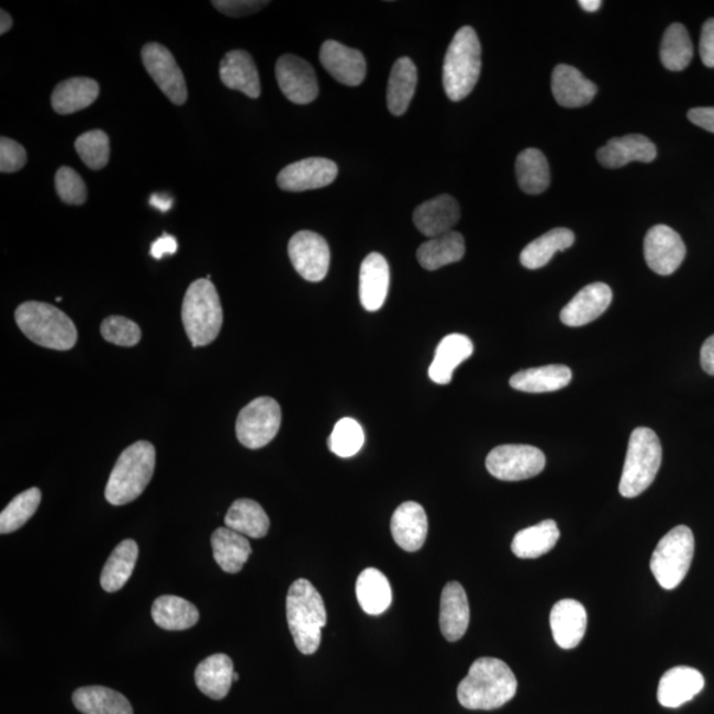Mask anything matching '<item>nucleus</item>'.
I'll return each mask as SVG.
<instances>
[{
  "instance_id": "obj_1",
  "label": "nucleus",
  "mask_w": 714,
  "mask_h": 714,
  "mask_svg": "<svg viewBox=\"0 0 714 714\" xmlns=\"http://www.w3.org/2000/svg\"><path fill=\"white\" fill-rule=\"evenodd\" d=\"M517 680L511 668L497 658H480L458 685L459 704L470 711H493L515 698Z\"/></svg>"
},
{
  "instance_id": "obj_2",
  "label": "nucleus",
  "mask_w": 714,
  "mask_h": 714,
  "mask_svg": "<svg viewBox=\"0 0 714 714\" xmlns=\"http://www.w3.org/2000/svg\"><path fill=\"white\" fill-rule=\"evenodd\" d=\"M286 615L295 646L303 655L317 651L322 629L326 627L327 612L322 595L308 580H297L286 599Z\"/></svg>"
},
{
  "instance_id": "obj_3",
  "label": "nucleus",
  "mask_w": 714,
  "mask_h": 714,
  "mask_svg": "<svg viewBox=\"0 0 714 714\" xmlns=\"http://www.w3.org/2000/svg\"><path fill=\"white\" fill-rule=\"evenodd\" d=\"M155 470V447L147 440L129 446L114 465L108 480L105 498L110 504L125 505L138 499Z\"/></svg>"
},
{
  "instance_id": "obj_4",
  "label": "nucleus",
  "mask_w": 714,
  "mask_h": 714,
  "mask_svg": "<svg viewBox=\"0 0 714 714\" xmlns=\"http://www.w3.org/2000/svg\"><path fill=\"white\" fill-rule=\"evenodd\" d=\"M15 321L31 342L44 348L68 350L77 342L74 321L49 303L24 302L15 311Z\"/></svg>"
},
{
  "instance_id": "obj_5",
  "label": "nucleus",
  "mask_w": 714,
  "mask_h": 714,
  "mask_svg": "<svg viewBox=\"0 0 714 714\" xmlns=\"http://www.w3.org/2000/svg\"><path fill=\"white\" fill-rule=\"evenodd\" d=\"M482 70V47L469 25L460 29L446 52L444 88L454 102L462 101L476 88Z\"/></svg>"
},
{
  "instance_id": "obj_6",
  "label": "nucleus",
  "mask_w": 714,
  "mask_h": 714,
  "mask_svg": "<svg viewBox=\"0 0 714 714\" xmlns=\"http://www.w3.org/2000/svg\"><path fill=\"white\" fill-rule=\"evenodd\" d=\"M223 308L216 288L210 279H198L188 288L181 321L193 347L211 344L223 327Z\"/></svg>"
},
{
  "instance_id": "obj_7",
  "label": "nucleus",
  "mask_w": 714,
  "mask_h": 714,
  "mask_svg": "<svg viewBox=\"0 0 714 714\" xmlns=\"http://www.w3.org/2000/svg\"><path fill=\"white\" fill-rule=\"evenodd\" d=\"M660 439L648 427H636L628 440L625 466H623L620 492L623 498H636L650 487L661 465Z\"/></svg>"
},
{
  "instance_id": "obj_8",
  "label": "nucleus",
  "mask_w": 714,
  "mask_h": 714,
  "mask_svg": "<svg viewBox=\"0 0 714 714\" xmlns=\"http://www.w3.org/2000/svg\"><path fill=\"white\" fill-rule=\"evenodd\" d=\"M694 555V537L685 525L674 527L661 538L651 557L655 580L666 590L677 589L685 579Z\"/></svg>"
},
{
  "instance_id": "obj_9",
  "label": "nucleus",
  "mask_w": 714,
  "mask_h": 714,
  "mask_svg": "<svg viewBox=\"0 0 714 714\" xmlns=\"http://www.w3.org/2000/svg\"><path fill=\"white\" fill-rule=\"evenodd\" d=\"M281 422V406L275 399H255L238 414L236 421L237 439L239 444L250 450L261 449L276 438Z\"/></svg>"
},
{
  "instance_id": "obj_10",
  "label": "nucleus",
  "mask_w": 714,
  "mask_h": 714,
  "mask_svg": "<svg viewBox=\"0 0 714 714\" xmlns=\"http://www.w3.org/2000/svg\"><path fill=\"white\" fill-rule=\"evenodd\" d=\"M545 464L544 453L529 445L498 446L486 459L491 476L504 482L534 478L544 470Z\"/></svg>"
},
{
  "instance_id": "obj_11",
  "label": "nucleus",
  "mask_w": 714,
  "mask_h": 714,
  "mask_svg": "<svg viewBox=\"0 0 714 714\" xmlns=\"http://www.w3.org/2000/svg\"><path fill=\"white\" fill-rule=\"evenodd\" d=\"M142 62L167 99L175 105H183L188 99L187 83L171 52L165 45L148 43L142 48Z\"/></svg>"
},
{
  "instance_id": "obj_12",
  "label": "nucleus",
  "mask_w": 714,
  "mask_h": 714,
  "mask_svg": "<svg viewBox=\"0 0 714 714\" xmlns=\"http://www.w3.org/2000/svg\"><path fill=\"white\" fill-rule=\"evenodd\" d=\"M289 257L298 275L309 282H321L330 269V246L321 235L301 231L291 237Z\"/></svg>"
},
{
  "instance_id": "obj_13",
  "label": "nucleus",
  "mask_w": 714,
  "mask_h": 714,
  "mask_svg": "<svg viewBox=\"0 0 714 714\" xmlns=\"http://www.w3.org/2000/svg\"><path fill=\"white\" fill-rule=\"evenodd\" d=\"M276 77L286 99L297 105H308L320 93L315 71L304 58L294 55L279 57Z\"/></svg>"
},
{
  "instance_id": "obj_14",
  "label": "nucleus",
  "mask_w": 714,
  "mask_h": 714,
  "mask_svg": "<svg viewBox=\"0 0 714 714\" xmlns=\"http://www.w3.org/2000/svg\"><path fill=\"white\" fill-rule=\"evenodd\" d=\"M687 255L683 239L667 225H655L645 238V258L652 271L671 276L680 268Z\"/></svg>"
},
{
  "instance_id": "obj_15",
  "label": "nucleus",
  "mask_w": 714,
  "mask_h": 714,
  "mask_svg": "<svg viewBox=\"0 0 714 714\" xmlns=\"http://www.w3.org/2000/svg\"><path fill=\"white\" fill-rule=\"evenodd\" d=\"M336 177L335 161L326 158H308L286 166L278 174L277 183L283 191L303 192L327 187Z\"/></svg>"
},
{
  "instance_id": "obj_16",
  "label": "nucleus",
  "mask_w": 714,
  "mask_h": 714,
  "mask_svg": "<svg viewBox=\"0 0 714 714\" xmlns=\"http://www.w3.org/2000/svg\"><path fill=\"white\" fill-rule=\"evenodd\" d=\"M320 57L324 69L344 86L357 87L365 81L367 63L360 51L327 41L322 45Z\"/></svg>"
},
{
  "instance_id": "obj_17",
  "label": "nucleus",
  "mask_w": 714,
  "mask_h": 714,
  "mask_svg": "<svg viewBox=\"0 0 714 714\" xmlns=\"http://www.w3.org/2000/svg\"><path fill=\"white\" fill-rule=\"evenodd\" d=\"M613 301V291L602 282L588 285L561 311V322L569 327H581L599 320Z\"/></svg>"
},
{
  "instance_id": "obj_18",
  "label": "nucleus",
  "mask_w": 714,
  "mask_h": 714,
  "mask_svg": "<svg viewBox=\"0 0 714 714\" xmlns=\"http://www.w3.org/2000/svg\"><path fill=\"white\" fill-rule=\"evenodd\" d=\"M588 614L582 603L576 600L558 601L550 612V628L557 646L571 650L585 636Z\"/></svg>"
},
{
  "instance_id": "obj_19",
  "label": "nucleus",
  "mask_w": 714,
  "mask_h": 714,
  "mask_svg": "<svg viewBox=\"0 0 714 714\" xmlns=\"http://www.w3.org/2000/svg\"><path fill=\"white\" fill-rule=\"evenodd\" d=\"M657 147L647 136L640 134H629L613 138L607 142L606 146L600 148L596 153L600 164L606 168L625 167L632 161H642V164H651L657 159Z\"/></svg>"
},
{
  "instance_id": "obj_20",
  "label": "nucleus",
  "mask_w": 714,
  "mask_h": 714,
  "mask_svg": "<svg viewBox=\"0 0 714 714\" xmlns=\"http://www.w3.org/2000/svg\"><path fill=\"white\" fill-rule=\"evenodd\" d=\"M459 219L458 201L449 194H440V197L425 201L424 204L415 208L413 213V222L417 230L422 235L431 238L451 232Z\"/></svg>"
},
{
  "instance_id": "obj_21",
  "label": "nucleus",
  "mask_w": 714,
  "mask_h": 714,
  "mask_svg": "<svg viewBox=\"0 0 714 714\" xmlns=\"http://www.w3.org/2000/svg\"><path fill=\"white\" fill-rule=\"evenodd\" d=\"M596 86L581 71L567 64L557 65L551 75V92L558 105L582 108L589 105L596 94Z\"/></svg>"
},
{
  "instance_id": "obj_22",
  "label": "nucleus",
  "mask_w": 714,
  "mask_h": 714,
  "mask_svg": "<svg viewBox=\"0 0 714 714\" xmlns=\"http://www.w3.org/2000/svg\"><path fill=\"white\" fill-rule=\"evenodd\" d=\"M470 623V606L465 589L460 583H446L440 595L439 628L446 640L462 639Z\"/></svg>"
},
{
  "instance_id": "obj_23",
  "label": "nucleus",
  "mask_w": 714,
  "mask_h": 714,
  "mask_svg": "<svg viewBox=\"0 0 714 714\" xmlns=\"http://www.w3.org/2000/svg\"><path fill=\"white\" fill-rule=\"evenodd\" d=\"M705 680L692 667H674L660 679L658 701L665 707H679L693 700L704 690Z\"/></svg>"
},
{
  "instance_id": "obj_24",
  "label": "nucleus",
  "mask_w": 714,
  "mask_h": 714,
  "mask_svg": "<svg viewBox=\"0 0 714 714\" xmlns=\"http://www.w3.org/2000/svg\"><path fill=\"white\" fill-rule=\"evenodd\" d=\"M427 516L424 507L415 502H405L394 511L391 532L395 544L406 551H417L426 542Z\"/></svg>"
},
{
  "instance_id": "obj_25",
  "label": "nucleus",
  "mask_w": 714,
  "mask_h": 714,
  "mask_svg": "<svg viewBox=\"0 0 714 714\" xmlns=\"http://www.w3.org/2000/svg\"><path fill=\"white\" fill-rule=\"evenodd\" d=\"M220 79L226 88L258 99L261 96V82L257 65L248 52L235 49L228 52L220 63Z\"/></svg>"
},
{
  "instance_id": "obj_26",
  "label": "nucleus",
  "mask_w": 714,
  "mask_h": 714,
  "mask_svg": "<svg viewBox=\"0 0 714 714\" xmlns=\"http://www.w3.org/2000/svg\"><path fill=\"white\" fill-rule=\"evenodd\" d=\"M389 265L380 253H371L360 266L359 295L362 308L375 313L382 308L389 290Z\"/></svg>"
},
{
  "instance_id": "obj_27",
  "label": "nucleus",
  "mask_w": 714,
  "mask_h": 714,
  "mask_svg": "<svg viewBox=\"0 0 714 714\" xmlns=\"http://www.w3.org/2000/svg\"><path fill=\"white\" fill-rule=\"evenodd\" d=\"M473 354L470 337L450 334L438 344L434 360L428 368V378L439 386L450 384L456 369Z\"/></svg>"
},
{
  "instance_id": "obj_28",
  "label": "nucleus",
  "mask_w": 714,
  "mask_h": 714,
  "mask_svg": "<svg viewBox=\"0 0 714 714\" xmlns=\"http://www.w3.org/2000/svg\"><path fill=\"white\" fill-rule=\"evenodd\" d=\"M233 661L225 654H214L198 666L194 681L200 692L212 700H223L228 696L233 683Z\"/></svg>"
},
{
  "instance_id": "obj_29",
  "label": "nucleus",
  "mask_w": 714,
  "mask_h": 714,
  "mask_svg": "<svg viewBox=\"0 0 714 714\" xmlns=\"http://www.w3.org/2000/svg\"><path fill=\"white\" fill-rule=\"evenodd\" d=\"M211 545L214 561L225 573H239L252 555L248 538L228 527L214 531Z\"/></svg>"
},
{
  "instance_id": "obj_30",
  "label": "nucleus",
  "mask_w": 714,
  "mask_h": 714,
  "mask_svg": "<svg viewBox=\"0 0 714 714\" xmlns=\"http://www.w3.org/2000/svg\"><path fill=\"white\" fill-rule=\"evenodd\" d=\"M99 94V82L88 77H74L55 88L51 97L52 108L57 114H74L92 105Z\"/></svg>"
},
{
  "instance_id": "obj_31",
  "label": "nucleus",
  "mask_w": 714,
  "mask_h": 714,
  "mask_svg": "<svg viewBox=\"0 0 714 714\" xmlns=\"http://www.w3.org/2000/svg\"><path fill=\"white\" fill-rule=\"evenodd\" d=\"M571 371L567 366L554 365L524 369L510 379V386L525 393L560 391L570 384Z\"/></svg>"
},
{
  "instance_id": "obj_32",
  "label": "nucleus",
  "mask_w": 714,
  "mask_h": 714,
  "mask_svg": "<svg viewBox=\"0 0 714 714\" xmlns=\"http://www.w3.org/2000/svg\"><path fill=\"white\" fill-rule=\"evenodd\" d=\"M71 701L82 714H134L133 706L122 693L101 685L82 687Z\"/></svg>"
},
{
  "instance_id": "obj_33",
  "label": "nucleus",
  "mask_w": 714,
  "mask_h": 714,
  "mask_svg": "<svg viewBox=\"0 0 714 714\" xmlns=\"http://www.w3.org/2000/svg\"><path fill=\"white\" fill-rule=\"evenodd\" d=\"M419 74L409 57H400L389 76L387 105L393 115L405 114L417 88Z\"/></svg>"
},
{
  "instance_id": "obj_34",
  "label": "nucleus",
  "mask_w": 714,
  "mask_h": 714,
  "mask_svg": "<svg viewBox=\"0 0 714 714\" xmlns=\"http://www.w3.org/2000/svg\"><path fill=\"white\" fill-rule=\"evenodd\" d=\"M356 596L365 613L380 615L391 607V583L379 569H365L356 581Z\"/></svg>"
},
{
  "instance_id": "obj_35",
  "label": "nucleus",
  "mask_w": 714,
  "mask_h": 714,
  "mask_svg": "<svg viewBox=\"0 0 714 714\" xmlns=\"http://www.w3.org/2000/svg\"><path fill=\"white\" fill-rule=\"evenodd\" d=\"M465 252L464 236L451 231L422 244L417 250V259L422 268L434 271L460 261Z\"/></svg>"
},
{
  "instance_id": "obj_36",
  "label": "nucleus",
  "mask_w": 714,
  "mask_h": 714,
  "mask_svg": "<svg viewBox=\"0 0 714 714\" xmlns=\"http://www.w3.org/2000/svg\"><path fill=\"white\" fill-rule=\"evenodd\" d=\"M152 616L155 625L167 632H183L197 625L199 610L177 595H161L154 601Z\"/></svg>"
},
{
  "instance_id": "obj_37",
  "label": "nucleus",
  "mask_w": 714,
  "mask_h": 714,
  "mask_svg": "<svg viewBox=\"0 0 714 714\" xmlns=\"http://www.w3.org/2000/svg\"><path fill=\"white\" fill-rule=\"evenodd\" d=\"M558 538H560V529H558L557 523L544 521L517 532L512 540L511 549L516 557L531 560V558L547 555L555 548Z\"/></svg>"
},
{
  "instance_id": "obj_38",
  "label": "nucleus",
  "mask_w": 714,
  "mask_h": 714,
  "mask_svg": "<svg viewBox=\"0 0 714 714\" xmlns=\"http://www.w3.org/2000/svg\"><path fill=\"white\" fill-rule=\"evenodd\" d=\"M140 548L132 538L123 540L110 555L101 574V587L108 593L119 592L133 576Z\"/></svg>"
},
{
  "instance_id": "obj_39",
  "label": "nucleus",
  "mask_w": 714,
  "mask_h": 714,
  "mask_svg": "<svg viewBox=\"0 0 714 714\" xmlns=\"http://www.w3.org/2000/svg\"><path fill=\"white\" fill-rule=\"evenodd\" d=\"M225 525L245 537L263 538L268 535L270 521L255 500L238 499L231 505Z\"/></svg>"
},
{
  "instance_id": "obj_40",
  "label": "nucleus",
  "mask_w": 714,
  "mask_h": 714,
  "mask_svg": "<svg viewBox=\"0 0 714 714\" xmlns=\"http://www.w3.org/2000/svg\"><path fill=\"white\" fill-rule=\"evenodd\" d=\"M574 233L567 228H555L525 246L521 255L524 268L536 270L549 264L557 252H564L574 244Z\"/></svg>"
},
{
  "instance_id": "obj_41",
  "label": "nucleus",
  "mask_w": 714,
  "mask_h": 714,
  "mask_svg": "<svg viewBox=\"0 0 714 714\" xmlns=\"http://www.w3.org/2000/svg\"><path fill=\"white\" fill-rule=\"evenodd\" d=\"M518 186L528 194L543 193L550 185L549 164L537 148H527L516 159Z\"/></svg>"
},
{
  "instance_id": "obj_42",
  "label": "nucleus",
  "mask_w": 714,
  "mask_h": 714,
  "mask_svg": "<svg viewBox=\"0 0 714 714\" xmlns=\"http://www.w3.org/2000/svg\"><path fill=\"white\" fill-rule=\"evenodd\" d=\"M660 58L668 70L680 71L691 64L693 44L683 24L674 23L667 29L661 42Z\"/></svg>"
},
{
  "instance_id": "obj_43",
  "label": "nucleus",
  "mask_w": 714,
  "mask_h": 714,
  "mask_svg": "<svg viewBox=\"0 0 714 714\" xmlns=\"http://www.w3.org/2000/svg\"><path fill=\"white\" fill-rule=\"evenodd\" d=\"M42 502V491L37 487L19 493L0 514V534H12L21 529L36 514Z\"/></svg>"
},
{
  "instance_id": "obj_44",
  "label": "nucleus",
  "mask_w": 714,
  "mask_h": 714,
  "mask_svg": "<svg viewBox=\"0 0 714 714\" xmlns=\"http://www.w3.org/2000/svg\"><path fill=\"white\" fill-rule=\"evenodd\" d=\"M366 443L365 431L354 419H342L328 438L330 450L341 458L356 456Z\"/></svg>"
},
{
  "instance_id": "obj_45",
  "label": "nucleus",
  "mask_w": 714,
  "mask_h": 714,
  "mask_svg": "<svg viewBox=\"0 0 714 714\" xmlns=\"http://www.w3.org/2000/svg\"><path fill=\"white\" fill-rule=\"evenodd\" d=\"M76 152L90 170H102L109 164L110 142L102 130H90L76 140Z\"/></svg>"
},
{
  "instance_id": "obj_46",
  "label": "nucleus",
  "mask_w": 714,
  "mask_h": 714,
  "mask_svg": "<svg viewBox=\"0 0 714 714\" xmlns=\"http://www.w3.org/2000/svg\"><path fill=\"white\" fill-rule=\"evenodd\" d=\"M103 339L121 347H134L140 343L142 333L138 324L125 316H108L101 324Z\"/></svg>"
},
{
  "instance_id": "obj_47",
  "label": "nucleus",
  "mask_w": 714,
  "mask_h": 714,
  "mask_svg": "<svg viewBox=\"0 0 714 714\" xmlns=\"http://www.w3.org/2000/svg\"><path fill=\"white\" fill-rule=\"evenodd\" d=\"M55 186L58 197L65 204L81 205L86 203L88 198L86 181L74 168L62 167L56 172Z\"/></svg>"
},
{
  "instance_id": "obj_48",
  "label": "nucleus",
  "mask_w": 714,
  "mask_h": 714,
  "mask_svg": "<svg viewBox=\"0 0 714 714\" xmlns=\"http://www.w3.org/2000/svg\"><path fill=\"white\" fill-rule=\"evenodd\" d=\"M27 164V153L21 143L2 136L0 140V171L11 174L22 170Z\"/></svg>"
},
{
  "instance_id": "obj_49",
  "label": "nucleus",
  "mask_w": 714,
  "mask_h": 714,
  "mask_svg": "<svg viewBox=\"0 0 714 714\" xmlns=\"http://www.w3.org/2000/svg\"><path fill=\"white\" fill-rule=\"evenodd\" d=\"M214 9L231 18H239L256 14L259 10L266 8L269 2H259V0H219L212 2Z\"/></svg>"
},
{
  "instance_id": "obj_50",
  "label": "nucleus",
  "mask_w": 714,
  "mask_h": 714,
  "mask_svg": "<svg viewBox=\"0 0 714 714\" xmlns=\"http://www.w3.org/2000/svg\"><path fill=\"white\" fill-rule=\"evenodd\" d=\"M700 56L705 67L714 68V18L707 19L701 31Z\"/></svg>"
},
{
  "instance_id": "obj_51",
  "label": "nucleus",
  "mask_w": 714,
  "mask_h": 714,
  "mask_svg": "<svg viewBox=\"0 0 714 714\" xmlns=\"http://www.w3.org/2000/svg\"><path fill=\"white\" fill-rule=\"evenodd\" d=\"M688 119L706 132L714 134V108H694L688 112Z\"/></svg>"
},
{
  "instance_id": "obj_52",
  "label": "nucleus",
  "mask_w": 714,
  "mask_h": 714,
  "mask_svg": "<svg viewBox=\"0 0 714 714\" xmlns=\"http://www.w3.org/2000/svg\"><path fill=\"white\" fill-rule=\"evenodd\" d=\"M178 250V242L174 236L167 235L159 237L157 242L152 244V256L155 259H161L165 256L175 255Z\"/></svg>"
},
{
  "instance_id": "obj_53",
  "label": "nucleus",
  "mask_w": 714,
  "mask_h": 714,
  "mask_svg": "<svg viewBox=\"0 0 714 714\" xmlns=\"http://www.w3.org/2000/svg\"><path fill=\"white\" fill-rule=\"evenodd\" d=\"M701 367L707 375L714 376V335L707 337L701 348Z\"/></svg>"
},
{
  "instance_id": "obj_54",
  "label": "nucleus",
  "mask_w": 714,
  "mask_h": 714,
  "mask_svg": "<svg viewBox=\"0 0 714 714\" xmlns=\"http://www.w3.org/2000/svg\"><path fill=\"white\" fill-rule=\"evenodd\" d=\"M174 204V199L170 197V194H165V193H154L152 194L150 198V205L154 208H157L158 211L160 212H168L171 210V207Z\"/></svg>"
},
{
  "instance_id": "obj_55",
  "label": "nucleus",
  "mask_w": 714,
  "mask_h": 714,
  "mask_svg": "<svg viewBox=\"0 0 714 714\" xmlns=\"http://www.w3.org/2000/svg\"><path fill=\"white\" fill-rule=\"evenodd\" d=\"M0 34L4 35L8 34V32L12 27V18L9 14V12H5L4 10L0 11Z\"/></svg>"
},
{
  "instance_id": "obj_56",
  "label": "nucleus",
  "mask_w": 714,
  "mask_h": 714,
  "mask_svg": "<svg viewBox=\"0 0 714 714\" xmlns=\"http://www.w3.org/2000/svg\"><path fill=\"white\" fill-rule=\"evenodd\" d=\"M580 5L588 12H595L601 9V0H581Z\"/></svg>"
},
{
  "instance_id": "obj_57",
  "label": "nucleus",
  "mask_w": 714,
  "mask_h": 714,
  "mask_svg": "<svg viewBox=\"0 0 714 714\" xmlns=\"http://www.w3.org/2000/svg\"><path fill=\"white\" fill-rule=\"evenodd\" d=\"M238 679H239V674L236 672L233 673V681H237Z\"/></svg>"
}]
</instances>
